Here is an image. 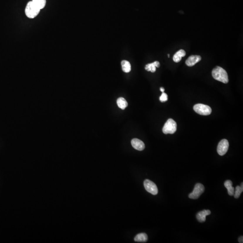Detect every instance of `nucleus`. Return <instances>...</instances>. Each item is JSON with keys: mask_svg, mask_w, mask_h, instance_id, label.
Here are the masks:
<instances>
[{"mask_svg": "<svg viewBox=\"0 0 243 243\" xmlns=\"http://www.w3.org/2000/svg\"><path fill=\"white\" fill-rule=\"evenodd\" d=\"M229 144L227 140L223 139L220 141L217 148V151L221 156L225 155L228 150Z\"/></svg>", "mask_w": 243, "mask_h": 243, "instance_id": "0eeeda50", "label": "nucleus"}, {"mask_svg": "<svg viewBox=\"0 0 243 243\" xmlns=\"http://www.w3.org/2000/svg\"><path fill=\"white\" fill-rule=\"evenodd\" d=\"M134 240L138 242H146L148 240L147 235L144 233L138 234L135 236Z\"/></svg>", "mask_w": 243, "mask_h": 243, "instance_id": "4468645a", "label": "nucleus"}, {"mask_svg": "<svg viewBox=\"0 0 243 243\" xmlns=\"http://www.w3.org/2000/svg\"><path fill=\"white\" fill-rule=\"evenodd\" d=\"M239 242L240 243H243V236H240L239 238L238 239Z\"/></svg>", "mask_w": 243, "mask_h": 243, "instance_id": "aec40b11", "label": "nucleus"}, {"mask_svg": "<svg viewBox=\"0 0 243 243\" xmlns=\"http://www.w3.org/2000/svg\"><path fill=\"white\" fill-rule=\"evenodd\" d=\"M159 66H160V63L158 61H156L153 63L146 65L145 66V69L147 71H151V72H154L156 71V68H159Z\"/></svg>", "mask_w": 243, "mask_h": 243, "instance_id": "9b49d317", "label": "nucleus"}, {"mask_svg": "<svg viewBox=\"0 0 243 243\" xmlns=\"http://www.w3.org/2000/svg\"><path fill=\"white\" fill-rule=\"evenodd\" d=\"M194 110L197 114L202 115H208L212 113V109L208 105L198 104L194 106Z\"/></svg>", "mask_w": 243, "mask_h": 243, "instance_id": "20e7f679", "label": "nucleus"}, {"mask_svg": "<svg viewBox=\"0 0 243 243\" xmlns=\"http://www.w3.org/2000/svg\"><path fill=\"white\" fill-rule=\"evenodd\" d=\"M205 186L201 183H197L195 185L192 193L189 195V198L191 199H198L200 196L205 191Z\"/></svg>", "mask_w": 243, "mask_h": 243, "instance_id": "39448f33", "label": "nucleus"}, {"mask_svg": "<svg viewBox=\"0 0 243 243\" xmlns=\"http://www.w3.org/2000/svg\"><path fill=\"white\" fill-rule=\"evenodd\" d=\"M240 187H241V189H242V190H243V182H242V183H241V185H240Z\"/></svg>", "mask_w": 243, "mask_h": 243, "instance_id": "4be33fe9", "label": "nucleus"}, {"mask_svg": "<svg viewBox=\"0 0 243 243\" xmlns=\"http://www.w3.org/2000/svg\"><path fill=\"white\" fill-rule=\"evenodd\" d=\"M232 182L230 180H227L224 183L225 187L227 189L228 193L230 196L234 195V188L232 186Z\"/></svg>", "mask_w": 243, "mask_h": 243, "instance_id": "ddd939ff", "label": "nucleus"}, {"mask_svg": "<svg viewBox=\"0 0 243 243\" xmlns=\"http://www.w3.org/2000/svg\"><path fill=\"white\" fill-rule=\"evenodd\" d=\"M32 1L35 3L41 10L43 9L46 5V0H32Z\"/></svg>", "mask_w": 243, "mask_h": 243, "instance_id": "f3484780", "label": "nucleus"}, {"mask_svg": "<svg viewBox=\"0 0 243 243\" xmlns=\"http://www.w3.org/2000/svg\"><path fill=\"white\" fill-rule=\"evenodd\" d=\"M122 67L123 71L128 73L131 70V65L128 61L124 60L121 62Z\"/></svg>", "mask_w": 243, "mask_h": 243, "instance_id": "2eb2a0df", "label": "nucleus"}, {"mask_svg": "<svg viewBox=\"0 0 243 243\" xmlns=\"http://www.w3.org/2000/svg\"><path fill=\"white\" fill-rule=\"evenodd\" d=\"M131 145L136 150L139 151H143L145 148V145L142 141L139 139L134 138L131 140Z\"/></svg>", "mask_w": 243, "mask_h": 243, "instance_id": "6e6552de", "label": "nucleus"}, {"mask_svg": "<svg viewBox=\"0 0 243 243\" xmlns=\"http://www.w3.org/2000/svg\"><path fill=\"white\" fill-rule=\"evenodd\" d=\"M212 77L215 80L227 83L229 82L227 73L225 70L221 67L217 66L215 67L212 72Z\"/></svg>", "mask_w": 243, "mask_h": 243, "instance_id": "f257e3e1", "label": "nucleus"}, {"mask_svg": "<svg viewBox=\"0 0 243 243\" xmlns=\"http://www.w3.org/2000/svg\"><path fill=\"white\" fill-rule=\"evenodd\" d=\"M186 55L185 51L184 50H180L176 52L173 57V60L175 62L178 63L181 60L182 57H184Z\"/></svg>", "mask_w": 243, "mask_h": 243, "instance_id": "f8f14e48", "label": "nucleus"}, {"mask_svg": "<svg viewBox=\"0 0 243 243\" xmlns=\"http://www.w3.org/2000/svg\"><path fill=\"white\" fill-rule=\"evenodd\" d=\"M40 10L41 9L33 1H30L27 4L25 8V14L27 17L33 18L38 15Z\"/></svg>", "mask_w": 243, "mask_h": 243, "instance_id": "f03ea898", "label": "nucleus"}, {"mask_svg": "<svg viewBox=\"0 0 243 243\" xmlns=\"http://www.w3.org/2000/svg\"><path fill=\"white\" fill-rule=\"evenodd\" d=\"M144 185L147 192L153 195H156L158 193L157 186L153 181L146 179L144 181Z\"/></svg>", "mask_w": 243, "mask_h": 243, "instance_id": "423d86ee", "label": "nucleus"}, {"mask_svg": "<svg viewBox=\"0 0 243 243\" xmlns=\"http://www.w3.org/2000/svg\"><path fill=\"white\" fill-rule=\"evenodd\" d=\"M243 190L241 189L240 186H236L235 188V191H234V198L235 199H238L240 196V194L243 192Z\"/></svg>", "mask_w": 243, "mask_h": 243, "instance_id": "a211bd4d", "label": "nucleus"}, {"mask_svg": "<svg viewBox=\"0 0 243 243\" xmlns=\"http://www.w3.org/2000/svg\"><path fill=\"white\" fill-rule=\"evenodd\" d=\"M177 123L173 119H169L164 124L163 131L165 134H174L177 131Z\"/></svg>", "mask_w": 243, "mask_h": 243, "instance_id": "7ed1b4c3", "label": "nucleus"}, {"mask_svg": "<svg viewBox=\"0 0 243 243\" xmlns=\"http://www.w3.org/2000/svg\"><path fill=\"white\" fill-rule=\"evenodd\" d=\"M117 103L119 108H120L122 109H124L128 105V104L126 100L123 97L119 98L117 99Z\"/></svg>", "mask_w": 243, "mask_h": 243, "instance_id": "dca6fc26", "label": "nucleus"}, {"mask_svg": "<svg viewBox=\"0 0 243 243\" xmlns=\"http://www.w3.org/2000/svg\"><path fill=\"white\" fill-rule=\"evenodd\" d=\"M168 57H170V55H169V54H168Z\"/></svg>", "mask_w": 243, "mask_h": 243, "instance_id": "5701e85b", "label": "nucleus"}, {"mask_svg": "<svg viewBox=\"0 0 243 243\" xmlns=\"http://www.w3.org/2000/svg\"><path fill=\"white\" fill-rule=\"evenodd\" d=\"M201 60V57L200 55H191L185 61V64L188 66L192 67Z\"/></svg>", "mask_w": 243, "mask_h": 243, "instance_id": "1a4fd4ad", "label": "nucleus"}, {"mask_svg": "<svg viewBox=\"0 0 243 243\" xmlns=\"http://www.w3.org/2000/svg\"><path fill=\"white\" fill-rule=\"evenodd\" d=\"M211 214V211L209 210H204L199 212L196 215L197 220L200 222H204L206 221V217L207 215Z\"/></svg>", "mask_w": 243, "mask_h": 243, "instance_id": "9d476101", "label": "nucleus"}, {"mask_svg": "<svg viewBox=\"0 0 243 243\" xmlns=\"http://www.w3.org/2000/svg\"><path fill=\"white\" fill-rule=\"evenodd\" d=\"M160 91H161V92H164V90H165V89H164V88L163 87H161L160 88Z\"/></svg>", "mask_w": 243, "mask_h": 243, "instance_id": "412c9836", "label": "nucleus"}, {"mask_svg": "<svg viewBox=\"0 0 243 243\" xmlns=\"http://www.w3.org/2000/svg\"><path fill=\"white\" fill-rule=\"evenodd\" d=\"M168 97L167 94L165 93L164 92L162 93L161 96H160V98H159L160 101L162 102H165L168 100Z\"/></svg>", "mask_w": 243, "mask_h": 243, "instance_id": "6ab92c4d", "label": "nucleus"}]
</instances>
